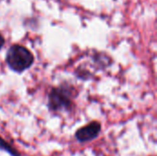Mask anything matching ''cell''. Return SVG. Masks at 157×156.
I'll use <instances>...</instances> for the list:
<instances>
[{
	"label": "cell",
	"instance_id": "cell-1",
	"mask_svg": "<svg viewBox=\"0 0 157 156\" xmlns=\"http://www.w3.org/2000/svg\"><path fill=\"white\" fill-rule=\"evenodd\" d=\"M75 96V90L71 86L61 85L54 87L48 97V107L52 112L69 111L74 106L73 98Z\"/></svg>",
	"mask_w": 157,
	"mask_h": 156
},
{
	"label": "cell",
	"instance_id": "cell-2",
	"mask_svg": "<svg viewBox=\"0 0 157 156\" xmlns=\"http://www.w3.org/2000/svg\"><path fill=\"white\" fill-rule=\"evenodd\" d=\"M6 62L12 71L22 73L32 65L34 57L30 51L26 47L19 44H14L6 52Z\"/></svg>",
	"mask_w": 157,
	"mask_h": 156
},
{
	"label": "cell",
	"instance_id": "cell-3",
	"mask_svg": "<svg viewBox=\"0 0 157 156\" xmlns=\"http://www.w3.org/2000/svg\"><path fill=\"white\" fill-rule=\"evenodd\" d=\"M101 131V125L98 121H92L91 123L80 128L75 132V138L79 143H87L96 139Z\"/></svg>",
	"mask_w": 157,
	"mask_h": 156
},
{
	"label": "cell",
	"instance_id": "cell-4",
	"mask_svg": "<svg viewBox=\"0 0 157 156\" xmlns=\"http://www.w3.org/2000/svg\"><path fill=\"white\" fill-rule=\"evenodd\" d=\"M0 149H2V150L6 151V153L10 154V155L20 156V154H19L16 149H14L9 143H7L4 139H2L1 137H0Z\"/></svg>",
	"mask_w": 157,
	"mask_h": 156
},
{
	"label": "cell",
	"instance_id": "cell-5",
	"mask_svg": "<svg viewBox=\"0 0 157 156\" xmlns=\"http://www.w3.org/2000/svg\"><path fill=\"white\" fill-rule=\"evenodd\" d=\"M4 43H5V39H4V37L0 34V49L3 47Z\"/></svg>",
	"mask_w": 157,
	"mask_h": 156
}]
</instances>
